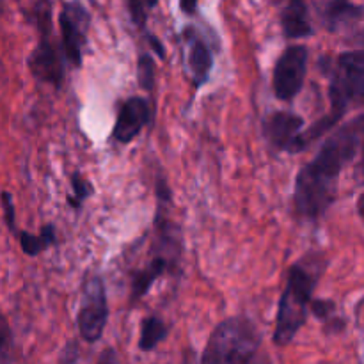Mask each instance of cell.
Masks as SVG:
<instances>
[{
	"label": "cell",
	"mask_w": 364,
	"mask_h": 364,
	"mask_svg": "<svg viewBox=\"0 0 364 364\" xmlns=\"http://www.w3.org/2000/svg\"><path fill=\"white\" fill-rule=\"evenodd\" d=\"M363 134L364 117L358 114L354 119L338 127L322 142L315 159L299 171L294 188V206L299 217L316 223L326 215L336 201L341 173L361 151Z\"/></svg>",
	"instance_id": "1"
},
{
	"label": "cell",
	"mask_w": 364,
	"mask_h": 364,
	"mask_svg": "<svg viewBox=\"0 0 364 364\" xmlns=\"http://www.w3.org/2000/svg\"><path fill=\"white\" fill-rule=\"evenodd\" d=\"M323 272V258L320 255H306L291 265L288 272L287 288L281 295L274 329V343L287 347L297 338L306 326L309 315V302L315 294Z\"/></svg>",
	"instance_id": "2"
},
{
	"label": "cell",
	"mask_w": 364,
	"mask_h": 364,
	"mask_svg": "<svg viewBox=\"0 0 364 364\" xmlns=\"http://www.w3.org/2000/svg\"><path fill=\"white\" fill-rule=\"evenodd\" d=\"M320 71L329 78V102L331 110L327 116L333 123L347 116L348 107L359 103L364 95V52L352 50L338 57L323 55L318 60Z\"/></svg>",
	"instance_id": "3"
},
{
	"label": "cell",
	"mask_w": 364,
	"mask_h": 364,
	"mask_svg": "<svg viewBox=\"0 0 364 364\" xmlns=\"http://www.w3.org/2000/svg\"><path fill=\"white\" fill-rule=\"evenodd\" d=\"M262 334L252 320L245 316H231L220 322L210 334L203 350L205 364H238L249 363L258 354Z\"/></svg>",
	"instance_id": "4"
},
{
	"label": "cell",
	"mask_w": 364,
	"mask_h": 364,
	"mask_svg": "<svg viewBox=\"0 0 364 364\" xmlns=\"http://www.w3.org/2000/svg\"><path fill=\"white\" fill-rule=\"evenodd\" d=\"M91 20V13L80 0H70L60 9V52L66 63H70L73 68H82L84 64Z\"/></svg>",
	"instance_id": "5"
},
{
	"label": "cell",
	"mask_w": 364,
	"mask_h": 364,
	"mask_svg": "<svg viewBox=\"0 0 364 364\" xmlns=\"http://www.w3.org/2000/svg\"><path fill=\"white\" fill-rule=\"evenodd\" d=\"M109 322V302L107 288L100 276L89 277L82 287L80 308L77 313L78 334L85 343H96L102 340Z\"/></svg>",
	"instance_id": "6"
},
{
	"label": "cell",
	"mask_w": 364,
	"mask_h": 364,
	"mask_svg": "<svg viewBox=\"0 0 364 364\" xmlns=\"http://www.w3.org/2000/svg\"><path fill=\"white\" fill-rule=\"evenodd\" d=\"M309 50L304 45H290L284 48L274 66V95L281 102H291L302 91L308 75Z\"/></svg>",
	"instance_id": "7"
},
{
	"label": "cell",
	"mask_w": 364,
	"mask_h": 364,
	"mask_svg": "<svg viewBox=\"0 0 364 364\" xmlns=\"http://www.w3.org/2000/svg\"><path fill=\"white\" fill-rule=\"evenodd\" d=\"M52 38L53 36H39V43L27 57V66L34 80L60 89L66 75V59Z\"/></svg>",
	"instance_id": "8"
},
{
	"label": "cell",
	"mask_w": 364,
	"mask_h": 364,
	"mask_svg": "<svg viewBox=\"0 0 364 364\" xmlns=\"http://www.w3.org/2000/svg\"><path fill=\"white\" fill-rule=\"evenodd\" d=\"M306 119L291 110H276L263 119V135L276 151L295 153V144L304 130Z\"/></svg>",
	"instance_id": "9"
},
{
	"label": "cell",
	"mask_w": 364,
	"mask_h": 364,
	"mask_svg": "<svg viewBox=\"0 0 364 364\" xmlns=\"http://www.w3.org/2000/svg\"><path fill=\"white\" fill-rule=\"evenodd\" d=\"M151 121V107L142 96H130L124 100L117 112L112 139L119 144H130Z\"/></svg>",
	"instance_id": "10"
},
{
	"label": "cell",
	"mask_w": 364,
	"mask_h": 364,
	"mask_svg": "<svg viewBox=\"0 0 364 364\" xmlns=\"http://www.w3.org/2000/svg\"><path fill=\"white\" fill-rule=\"evenodd\" d=\"M364 7L352 0H318V16L323 27L333 34L359 27L363 21Z\"/></svg>",
	"instance_id": "11"
},
{
	"label": "cell",
	"mask_w": 364,
	"mask_h": 364,
	"mask_svg": "<svg viewBox=\"0 0 364 364\" xmlns=\"http://www.w3.org/2000/svg\"><path fill=\"white\" fill-rule=\"evenodd\" d=\"M183 39L188 46V70L194 89H201L210 80L213 70V50L194 27L183 28Z\"/></svg>",
	"instance_id": "12"
},
{
	"label": "cell",
	"mask_w": 364,
	"mask_h": 364,
	"mask_svg": "<svg viewBox=\"0 0 364 364\" xmlns=\"http://www.w3.org/2000/svg\"><path fill=\"white\" fill-rule=\"evenodd\" d=\"M281 31L287 39L311 38L315 34L306 0H288L281 11Z\"/></svg>",
	"instance_id": "13"
},
{
	"label": "cell",
	"mask_w": 364,
	"mask_h": 364,
	"mask_svg": "<svg viewBox=\"0 0 364 364\" xmlns=\"http://www.w3.org/2000/svg\"><path fill=\"white\" fill-rule=\"evenodd\" d=\"M171 269H176V265L169 258H166L164 255H153L149 263H146V267H142V269L135 270L134 276H132V302L141 301L151 290L153 284Z\"/></svg>",
	"instance_id": "14"
},
{
	"label": "cell",
	"mask_w": 364,
	"mask_h": 364,
	"mask_svg": "<svg viewBox=\"0 0 364 364\" xmlns=\"http://www.w3.org/2000/svg\"><path fill=\"white\" fill-rule=\"evenodd\" d=\"M18 242H20L21 252L25 256L36 258L41 252H45L50 245L57 242V231L53 224H45L39 230V233H31V231H18Z\"/></svg>",
	"instance_id": "15"
},
{
	"label": "cell",
	"mask_w": 364,
	"mask_h": 364,
	"mask_svg": "<svg viewBox=\"0 0 364 364\" xmlns=\"http://www.w3.org/2000/svg\"><path fill=\"white\" fill-rule=\"evenodd\" d=\"M169 334V327L160 316L149 315L141 323V336H139V350L153 352Z\"/></svg>",
	"instance_id": "16"
},
{
	"label": "cell",
	"mask_w": 364,
	"mask_h": 364,
	"mask_svg": "<svg viewBox=\"0 0 364 364\" xmlns=\"http://www.w3.org/2000/svg\"><path fill=\"white\" fill-rule=\"evenodd\" d=\"M53 2L52 0H36L31 9L25 11V18L28 23L36 27L39 36H53Z\"/></svg>",
	"instance_id": "17"
},
{
	"label": "cell",
	"mask_w": 364,
	"mask_h": 364,
	"mask_svg": "<svg viewBox=\"0 0 364 364\" xmlns=\"http://www.w3.org/2000/svg\"><path fill=\"white\" fill-rule=\"evenodd\" d=\"M70 185H71V194H68L66 201L75 212H80L84 203L95 194V187H92L91 181L80 173V171H75L70 176Z\"/></svg>",
	"instance_id": "18"
},
{
	"label": "cell",
	"mask_w": 364,
	"mask_h": 364,
	"mask_svg": "<svg viewBox=\"0 0 364 364\" xmlns=\"http://www.w3.org/2000/svg\"><path fill=\"white\" fill-rule=\"evenodd\" d=\"M137 80L141 89L153 92L155 89V60L151 53H141L137 59Z\"/></svg>",
	"instance_id": "19"
},
{
	"label": "cell",
	"mask_w": 364,
	"mask_h": 364,
	"mask_svg": "<svg viewBox=\"0 0 364 364\" xmlns=\"http://www.w3.org/2000/svg\"><path fill=\"white\" fill-rule=\"evenodd\" d=\"M309 313L315 316L320 322H327L331 316H334L338 313L336 302L331 301V299H311L309 302Z\"/></svg>",
	"instance_id": "20"
},
{
	"label": "cell",
	"mask_w": 364,
	"mask_h": 364,
	"mask_svg": "<svg viewBox=\"0 0 364 364\" xmlns=\"http://www.w3.org/2000/svg\"><path fill=\"white\" fill-rule=\"evenodd\" d=\"M128 14L132 18V23L137 28H144L148 23V6H146V0H127Z\"/></svg>",
	"instance_id": "21"
},
{
	"label": "cell",
	"mask_w": 364,
	"mask_h": 364,
	"mask_svg": "<svg viewBox=\"0 0 364 364\" xmlns=\"http://www.w3.org/2000/svg\"><path fill=\"white\" fill-rule=\"evenodd\" d=\"M0 201H2L4 220H6L7 230H9L11 233H16V210H14L13 194L7 191H4L2 196H0Z\"/></svg>",
	"instance_id": "22"
},
{
	"label": "cell",
	"mask_w": 364,
	"mask_h": 364,
	"mask_svg": "<svg viewBox=\"0 0 364 364\" xmlns=\"http://www.w3.org/2000/svg\"><path fill=\"white\" fill-rule=\"evenodd\" d=\"M345 327H347V320L343 316H338V313L334 316H331L327 322H323V333L326 334H340L343 333Z\"/></svg>",
	"instance_id": "23"
},
{
	"label": "cell",
	"mask_w": 364,
	"mask_h": 364,
	"mask_svg": "<svg viewBox=\"0 0 364 364\" xmlns=\"http://www.w3.org/2000/svg\"><path fill=\"white\" fill-rule=\"evenodd\" d=\"M78 359H80V354H78V343L75 340L68 341V343L64 345L63 352H60L59 361L60 363H77Z\"/></svg>",
	"instance_id": "24"
},
{
	"label": "cell",
	"mask_w": 364,
	"mask_h": 364,
	"mask_svg": "<svg viewBox=\"0 0 364 364\" xmlns=\"http://www.w3.org/2000/svg\"><path fill=\"white\" fill-rule=\"evenodd\" d=\"M146 39H148L149 46H151V52L155 53L160 60L166 59L167 53H166V46H164V43L160 41L155 34H151V32H146Z\"/></svg>",
	"instance_id": "25"
},
{
	"label": "cell",
	"mask_w": 364,
	"mask_h": 364,
	"mask_svg": "<svg viewBox=\"0 0 364 364\" xmlns=\"http://www.w3.org/2000/svg\"><path fill=\"white\" fill-rule=\"evenodd\" d=\"M9 340H11V327L9 323H7L6 316L0 313V355H2L4 348L7 347Z\"/></svg>",
	"instance_id": "26"
},
{
	"label": "cell",
	"mask_w": 364,
	"mask_h": 364,
	"mask_svg": "<svg viewBox=\"0 0 364 364\" xmlns=\"http://www.w3.org/2000/svg\"><path fill=\"white\" fill-rule=\"evenodd\" d=\"M199 0H180V9L183 14H188V16H194L198 13Z\"/></svg>",
	"instance_id": "27"
},
{
	"label": "cell",
	"mask_w": 364,
	"mask_h": 364,
	"mask_svg": "<svg viewBox=\"0 0 364 364\" xmlns=\"http://www.w3.org/2000/svg\"><path fill=\"white\" fill-rule=\"evenodd\" d=\"M100 363H107V361H117V354L116 350H112V348H105V350L102 352V355L98 358Z\"/></svg>",
	"instance_id": "28"
},
{
	"label": "cell",
	"mask_w": 364,
	"mask_h": 364,
	"mask_svg": "<svg viewBox=\"0 0 364 364\" xmlns=\"http://www.w3.org/2000/svg\"><path fill=\"white\" fill-rule=\"evenodd\" d=\"M146 6H148L149 11H153L156 6H159V0H146Z\"/></svg>",
	"instance_id": "29"
}]
</instances>
